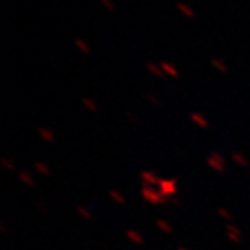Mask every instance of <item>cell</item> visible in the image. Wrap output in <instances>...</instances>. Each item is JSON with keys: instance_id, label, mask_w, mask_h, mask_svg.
Wrapping results in <instances>:
<instances>
[{"instance_id": "cell-2", "label": "cell", "mask_w": 250, "mask_h": 250, "mask_svg": "<svg viewBox=\"0 0 250 250\" xmlns=\"http://www.w3.org/2000/svg\"><path fill=\"white\" fill-rule=\"evenodd\" d=\"M140 196H142V199H144L145 202H148V204H151V205L167 204V199L155 187H142Z\"/></svg>"}, {"instance_id": "cell-28", "label": "cell", "mask_w": 250, "mask_h": 250, "mask_svg": "<svg viewBox=\"0 0 250 250\" xmlns=\"http://www.w3.org/2000/svg\"><path fill=\"white\" fill-rule=\"evenodd\" d=\"M176 250H188V249H187V247H178Z\"/></svg>"}, {"instance_id": "cell-20", "label": "cell", "mask_w": 250, "mask_h": 250, "mask_svg": "<svg viewBox=\"0 0 250 250\" xmlns=\"http://www.w3.org/2000/svg\"><path fill=\"white\" fill-rule=\"evenodd\" d=\"M0 163H2V167L8 172H14L15 170V163L14 160L9 158V157H2L0 158Z\"/></svg>"}, {"instance_id": "cell-23", "label": "cell", "mask_w": 250, "mask_h": 250, "mask_svg": "<svg viewBox=\"0 0 250 250\" xmlns=\"http://www.w3.org/2000/svg\"><path fill=\"white\" fill-rule=\"evenodd\" d=\"M100 3H101L103 8L109 9V11H113L115 9V2H113V0H100Z\"/></svg>"}, {"instance_id": "cell-14", "label": "cell", "mask_w": 250, "mask_h": 250, "mask_svg": "<svg viewBox=\"0 0 250 250\" xmlns=\"http://www.w3.org/2000/svg\"><path fill=\"white\" fill-rule=\"evenodd\" d=\"M211 65H212V68H216L219 73H228V63L223 61V59H220V58H212L211 59Z\"/></svg>"}, {"instance_id": "cell-13", "label": "cell", "mask_w": 250, "mask_h": 250, "mask_svg": "<svg viewBox=\"0 0 250 250\" xmlns=\"http://www.w3.org/2000/svg\"><path fill=\"white\" fill-rule=\"evenodd\" d=\"M230 160H232V162H234L235 165H238V166H243V167L249 166V160H247V157H246L244 154H241V152H232V154H230Z\"/></svg>"}, {"instance_id": "cell-27", "label": "cell", "mask_w": 250, "mask_h": 250, "mask_svg": "<svg viewBox=\"0 0 250 250\" xmlns=\"http://www.w3.org/2000/svg\"><path fill=\"white\" fill-rule=\"evenodd\" d=\"M0 234H6V228H5V223L2 222V223H0Z\"/></svg>"}, {"instance_id": "cell-17", "label": "cell", "mask_w": 250, "mask_h": 250, "mask_svg": "<svg viewBox=\"0 0 250 250\" xmlns=\"http://www.w3.org/2000/svg\"><path fill=\"white\" fill-rule=\"evenodd\" d=\"M155 225H157V228H158L160 230L165 232V234H172V232H173L172 225H170L167 220H165V219H157V220H155Z\"/></svg>"}, {"instance_id": "cell-10", "label": "cell", "mask_w": 250, "mask_h": 250, "mask_svg": "<svg viewBox=\"0 0 250 250\" xmlns=\"http://www.w3.org/2000/svg\"><path fill=\"white\" fill-rule=\"evenodd\" d=\"M146 69L149 71V73H151L152 76H155V77H158V79H162V77L166 76V74H165V71H163V68H162V65H160V63L148 62V63H146Z\"/></svg>"}, {"instance_id": "cell-11", "label": "cell", "mask_w": 250, "mask_h": 250, "mask_svg": "<svg viewBox=\"0 0 250 250\" xmlns=\"http://www.w3.org/2000/svg\"><path fill=\"white\" fill-rule=\"evenodd\" d=\"M160 65H162V68H163L166 76H169L172 79H178V77H180V73H178V69H176V66L173 63H170V62H162Z\"/></svg>"}, {"instance_id": "cell-15", "label": "cell", "mask_w": 250, "mask_h": 250, "mask_svg": "<svg viewBox=\"0 0 250 250\" xmlns=\"http://www.w3.org/2000/svg\"><path fill=\"white\" fill-rule=\"evenodd\" d=\"M19 180L21 181V184L24 186H29V187H33L35 186V180L30 172H26V170H21L19 172Z\"/></svg>"}, {"instance_id": "cell-3", "label": "cell", "mask_w": 250, "mask_h": 250, "mask_svg": "<svg viewBox=\"0 0 250 250\" xmlns=\"http://www.w3.org/2000/svg\"><path fill=\"white\" fill-rule=\"evenodd\" d=\"M207 165L214 170V172H219L223 173L226 170V160L222 154L219 152H211L207 157Z\"/></svg>"}, {"instance_id": "cell-19", "label": "cell", "mask_w": 250, "mask_h": 250, "mask_svg": "<svg viewBox=\"0 0 250 250\" xmlns=\"http://www.w3.org/2000/svg\"><path fill=\"white\" fill-rule=\"evenodd\" d=\"M76 211H77V214H79V217H82L83 220H91V219H92V212L89 211L87 207L77 205V207H76Z\"/></svg>"}, {"instance_id": "cell-16", "label": "cell", "mask_w": 250, "mask_h": 250, "mask_svg": "<svg viewBox=\"0 0 250 250\" xmlns=\"http://www.w3.org/2000/svg\"><path fill=\"white\" fill-rule=\"evenodd\" d=\"M74 45L80 53H84V55H89L91 53V45H89L83 38H76L74 40Z\"/></svg>"}, {"instance_id": "cell-8", "label": "cell", "mask_w": 250, "mask_h": 250, "mask_svg": "<svg viewBox=\"0 0 250 250\" xmlns=\"http://www.w3.org/2000/svg\"><path fill=\"white\" fill-rule=\"evenodd\" d=\"M176 9L180 11L184 17H187V19H194L196 17V14H194V11H193V8L190 6V5H187V3H184V2H176Z\"/></svg>"}, {"instance_id": "cell-24", "label": "cell", "mask_w": 250, "mask_h": 250, "mask_svg": "<svg viewBox=\"0 0 250 250\" xmlns=\"http://www.w3.org/2000/svg\"><path fill=\"white\" fill-rule=\"evenodd\" d=\"M145 97H146V98H148V101H149L151 104H154V105H160V104H162V101H160V98H158L157 95H154V94H146Z\"/></svg>"}, {"instance_id": "cell-25", "label": "cell", "mask_w": 250, "mask_h": 250, "mask_svg": "<svg viewBox=\"0 0 250 250\" xmlns=\"http://www.w3.org/2000/svg\"><path fill=\"white\" fill-rule=\"evenodd\" d=\"M35 207H38V209L42 212V214H47V209H45V205L42 204V202H40V201H37L35 202Z\"/></svg>"}, {"instance_id": "cell-1", "label": "cell", "mask_w": 250, "mask_h": 250, "mask_svg": "<svg viewBox=\"0 0 250 250\" xmlns=\"http://www.w3.org/2000/svg\"><path fill=\"white\" fill-rule=\"evenodd\" d=\"M158 190L167 199V202H170V199L176 198L178 194V180L176 178H162L158 183Z\"/></svg>"}, {"instance_id": "cell-6", "label": "cell", "mask_w": 250, "mask_h": 250, "mask_svg": "<svg viewBox=\"0 0 250 250\" xmlns=\"http://www.w3.org/2000/svg\"><path fill=\"white\" fill-rule=\"evenodd\" d=\"M190 119H191V122H193L194 125H198V127H201V128H208V127H209L208 119H207L202 113H196V112H193V113L190 115Z\"/></svg>"}, {"instance_id": "cell-9", "label": "cell", "mask_w": 250, "mask_h": 250, "mask_svg": "<svg viewBox=\"0 0 250 250\" xmlns=\"http://www.w3.org/2000/svg\"><path fill=\"white\" fill-rule=\"evenodd\" d=\"M125 235H127V238L133 244H137V246L144 244V237H142V234H140L139 230H136V229H128L127 232H125Z\"/></svg>"}, {"instance_id": "cell-7", "label": "cell", "mask_w": 250, "mask_h": 250, "mask_svg": "<svg viewBox=\"0 0 250 250\" xmlns=\"http://www.w3.org/2000/svg\"><path fill=\"white\" fill-rule=\"evenodd\" d=\"M38 136L44 142H47V144H53V142H55V139H56V136H55V133H53V130H50L47 127H40L38 128Z\"/></svg>"}, {"instance_id": "cell-22", "label": "cell", "mask_w": 250, "mask_h": 250, "mask_svg": "<svg viewBox=\"0 0 250 250\" xmlns=\"http://www.w3.org/2000/svg\"><path fill=\"white\" fill-rule=\"evenodd\" d=\"M217 212H219V216H220L222 219H225V220H228V222L230 223V220H232V214H230V211H229L228 208L220 207V208H217Z\"/></svg>"}, {"instance_id": "cell-21", "label": "cell", "mask_w": 250, "mask_h": 250, "mask_svg": "<svg viewBox=\"0 0 250 250\" xmlns=\"http://www.w3.org/2000/svg\"><path fill=\"white\" fill-rule=\"evenodd\" d=\"M109 196H110V199H112L113 202H116V204H121V205L125 204L124 194H122L121 191H118V190H110V191H109Z\"/></svg>"}, {"instance_id": "cell-18", "label": "cell", "mask_w": 250, "mask_h": 250, "mask_svg": "<svg viewBox=\"0 0 250 250\" xmlns=\"http://www.w3.org/2000/svg\"><path fill=\"white\" fill-rule=\"evenodd\" d=\"M33 167H35V170H37L40 175H44V176H48V175L51 173L48 165L44 163V162H35V163H33Z\"/></svg>"}, {"instance_id": "cell-5", "label": "cell", "mask_w": 250, "mask_h": 250, "mask_svg": "<svg viewBox=\"0 0 250 250\" xmlns=\"http://www.w3.org/2000/svg\"><path fill=\"white\" fill-rule=\"evenodd\" d=\"M228 238L229 241H232L234 244H240L243 241V235H241V230L238 229V226L235 225H232V223H228Z\"/></svg>"}, {"instance_id": "cell-26", "label": "cell", "mask_w": 250, "mask_h": 250, "mask_svg": "<svg viewBox=\"0 0 250 250\" xmlns=\"http://www.w3.org/2000/svg\"><path fill=\"white\" fill-rule=\"evenodd\" d=\"M127 116H128V119H130L131 122H134V124H137V122H139V119H137V116H136L134 113H131V112H127Z\"/></svg>"}, {"instance_id": "cell-4", "label": "cell", "mask_w": 250, "mask_h": 250, "mask_svg": "<svg viewBox=\"0 0 250 250\" xmlns=\"http://www.w3.org/2000/svg\"><path fill=\"white\" fill-rule=\"evenodd\" d=\"M160 178L157 175L155 170H142L140 172V181H142V187H158Z\"/></svg>"}, {"instance_id": "cell-12", "label": "cell", "mask_w": 250, "mask_h": 250, "mask_svg": "<svg viewBox=\"0 0 250 250\" xmlns=\"http://www.w3.org/2000/svg\"><path fill=\"white\" fill-rule=\"evenodd\" d=\"M82 104H83L84 109L89 110V112H92V113H97V112H98V104H97V101L92 100V98L83 97V98H82Z\"/></svg>"}]
</instances>
